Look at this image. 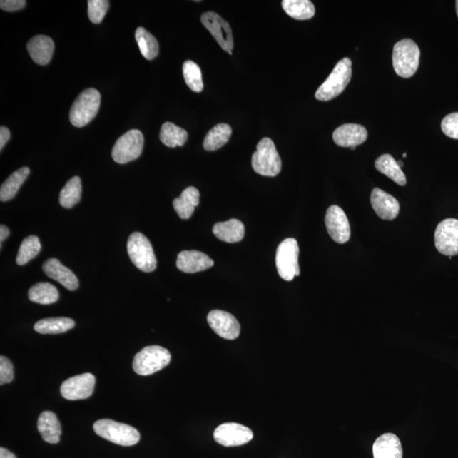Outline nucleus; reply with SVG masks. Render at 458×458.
<instances>
[{
	"mask_svg": "<svg viewBox=\"0 0 458 458\" xmlns=\"http://www.w3.org/2000/svg\"><path fill=\"white\" fill-rule=\"evenodd\" d=\"M356 148H357L356 146L351 147V150L352 151L356 150Z\"/></svg>",
	"mask_w": 458,
	"mask_h": 458,
	"instance_id": "nucleus-45",
	"label": "nucleus"
},
{
	"mask_svg": "<svg viewBox=\"0 0 458 458\" xmlns=\"http://www.w3.org/2000/svg\"><path fill=\"white\" fill-rule=\"evenodd\" d=\"M128 253L136 267L151 273L156 268L157 260L149 240L141 233H133L128 240Z\"/></svg>",
	"mask_w": 458,
	"mask_h": 458,
	"instance_id": "nucleus-7",
	"label": "nucleus"
},
{
	"mask_svg": "<svg viewBox=\"0 0 458 458\" xmlns=\"http://www.w3.org/2000/svg\"><path fill=\"white\" fill-rule=\"evenodd\" d=\"M82 195V183L79 177H73L66 183L60 194V204L62 208L70 209L78 203Z\"/></svg>",
	"mask_w": 458,
	"mask_h": 458,
	"instance_id": "nucleus-33",
	"label": "nucleus"
},
{
	"mask_svg": "<svg viewBox=\"0 0 458 458\" xmlns=\"http://www.w3.org/2000/svg\"><path fill=\"white\" fill-rule=\"evenodd\" d=\"M420 55V49L413 40L406 39L397 42L392 54L395 71L403 78H410L419 68Z\"/></svg>",
	"mask_w": 458,
	"mask_h": 458,
	"instance_id": "nucleus-2",
	"label": "nucleus"
},
{
	"mask_svg": "<svg viewBox=\"0 0 458 458\" xmlns=\"http://www.w3.org/2000/svg\"><path fill=\"white\" fill-rule=\"evenodd\" d=\"M183 74L184 80L191 91L200 93L203 91L204 84L200 66L194 61H187L183 63Z\"/></svg>",
	"mask_w": 458,
	"mask_h": 458,
	"instance_id": "nucleus-35",
	"label": "nucleus"
},
{
	"mask_svg": "<svg viewBox=\"0 0 458 458\" xmlns=\"http://www.w3.org/2000/svg\"><path fill=\"white\" fill-rule=\"evenodd\" d=\"M25 0H1L0 1V8L3 11L13 12L20 11L26 6Z\"/></svg>",
	"mask_w": 458,
	"mask_h": 458,
	"instance_id": "nucleus-39",
	"label": "nucleus"
},
{
	"mask_svg": "<svg viewBox=\"0 0 458 458\" xmlns=\"http://www.w3.org/2000/svg\"><path fill=\"white\" fill-rule=\"evenodd\" d=\"M160 139L168 147L183 146L187 141L188 133L177 125L168 122L161 127Z\"/></svg>",
	"mask_w": 458,
	"mask_h": 458,
	"instance_id": "nucleus-31",
	"label": "nucleus"
},
{
	"mask_svg": "<svg viewBox=\"0 0 458 458\" xmlns=\"http://www.w3.org/2000/svg\"><path fill=\"white\" fill-rule=\"evenodd\" d=\"M213 437L223 447H239L249 443L253 439V432L244 425L226 423L218 426Z\"/></svg>",
	"mask_w": 458,
	"mask_h": 458,
	"instance_id": "nucleus-12",
	"label": "nucleus"
},
{
	"mask_svg": "<svg viewBox=\"0 0 458 458\" xmlns=\"http://www.w3.org/2000/svg\"><path fill=\"white\" fill-rule=\"evenodd\" d=\"M397 163L400 166V167H401V168L403 167L404 163H402V161H397Z\"/></svg>",
	"mask_w": 458,
	"mask_h": 458,
	"instance_id": "nucleus-43",
	"label": "nucleus"
},
{
	"mask_svg": "<svg viewBox=\"0 0 458 458\" xmlns=\"http://www.w3.org/2000/svg\"><path fill=\"white\" fill-rule=\"evenodd\" d=\"M232 128L225 123L218 124L206 134L204 139L203 147L205 151H214L220 149L230 138Z\"/></svg>",
	"mask_w": 458,
	"mask_h": 458,
	"instance_id": "nucleus-28",
	"label": "nucleus"
},
{
	"mask_svg": "<svg viewBox=\"0 0 458 458\" xmlns=\"http://www.w3.org/2000/svg\"><path fill=\"white\" fill-rule=\"evenodd\" d=\"M208 322L215 333L223 339L233 340L240 336V323L230 313L213 310L208 314Z\"/></svg>",
	"mask_w": 458,
	"mask_h": 458,
	"instance_id": "nucleus-15",
	"label": "nucleus"
},
{
	"mask_svg": "<svg viewBox=\"0 0 458 458\" xmlns=\"http://www.w3.org/2000/svg\"><path fill=\"white\" fill-rule=\"evenodd\" d=\"M29 298L35 303L51 305L59 300V292L49 283H38L29 290Z\"/></svg>",
	"mask_w": 458,
	"mask_h": 458,
	"instance_id": "nucleus-29",
	"label": "nucleus"
},
{
	"mask_svg": "<svg viewBox=\"0 0 458 458\" xmlns=\"http://www.w3.org/2000/svg\"><path fill=\"white\" fill-rule=\"evenodd\" d=\"M93 430L98 437L123 447L134 446L141 439V434L136 428L111 419L96 421Z\"/></svg>",
	"mask_w": 458,
	"mask_h": 458,
	"instance_id": "nucleus-3",
	"label": "nucleus"
},
{
	"mask_svg": "<svg viewBox=\"0 0 458 458\" xmlns=\"http://www.w3.org/2000/svg\"><path fill=\"white\" fill-rule=\"evenodd\" d=\"M110 2L108 0H88V14L89 20L94 24H100L104 19L108 10H109Z\"/></svg>",
	"mask_w": 458,
	"mask_h": 458,
	"instance_id": "nucleus-36",
	"label": "nucleus"
},
{
	"mask_svg": "<svg viewBox=\"0 0 458 458\" xmlns=\"http://www.w3.org/2000/svg\"><path fill=\"white\" fill-rule=\"evenodd\" d=\"M375 168L381 173L387 176L400 186L407 184L405 174L402 172V168L397 164V161L389 154H385L379 157L375 161Z\"/></svg>",
	"mask_w": 458,
	"mask_h": 458,
	"instance_id": "nucleus-27",
	"label": "nucleus"
},
{
	"mask_svg": "<svg viewBox=\"0 0 458 458\" xmlns=\"http://www.w3.org/2000/svg\"><path fill=\"white\" fill-rule=\"evenodd\" d=\"M367 138V129L358 124H344L337 128L333 133L335 143L340 147H357L365 143Z\"/></svg>",
	"mask_w": 458,
	"mask_h": 458,
	"instance_id": "nucleus-19",
	"label": "nucleus"
},
{
	"mask_svg": "<svg viewBox=\"0 0 458 458\" xmlns=\"http://www.w3.org/2000/svg\"><path fill=\"white\" fill-rule=\"evenodd\" d=\"M200 203V192L195 187H188L184 190L178 198L173 202L175 212L181 219L190 218L195 209Z\"/></svg>",
	"mask_w": 458,
	"mask_h": 458,
	"instance_id": "nucleus-24",
	"label": "nucleus"
},
{
	"mask_svg": "<svg viewBox=\"0 0 458 458\" xmlns=\"http://www.w3.org/2000/svg\"><path fill=\"white\" fill-rule=\"evenodd\" d=\"M370 200L372 209L381 219L392 221L397 217L400 204L392 195L376 188L372 191Z\"/></svg>",
	"mask_w": 458,
	"mask_h": 458,
	"instance_id": "nucleus-17",
	"label": "nucleus"
},
{
	"mask_svg": "<svg viewBox=\"0 0 458 458\" xmlns=\"http://www.w3.org/2000/svg\"><path fill=\"white\" fill-rule=\"evenodd\" d=\"M168 350L160 345H150L141 350L134 357L133 367L136 374L147 376L163 370L171 362Z\"/></svg>",
	"mask_w": 458,
	"mask_h": 458,
	"instance_id": "nucleus-6",
	"label": "nucleus"
},
{
	"mask_svg": "<svg viewBox=\"0 0 458 458\" xmlns=\"http://www.w3.org/2000/svg\"><path fill=\"white\" fill-rule=\"evenodd\" d=\"M41 250V244L37 236L30 235L22 241L16 257V263L22 266L37 257Z\"/></svg>",
	"mask_w": 458,
	"mask_h": 458,
	"instance_id": "nucleus-34",
	"label": "nucleus"
},
{
	"mask_svg": "<svg viewBox=\"0 0 458 458\" xmlns=\"http://www.w3.org/2000/svg\"><path fill=\"white\" fill-rule=\"evenodd\" d=\"M14 379V367L6 357H0V385L11 383Z\"/></svg>",
	"mask_w": 458,
	"mask_h": 458,
	"instance_id": "nucleus-38",
	"label": "nucleus"
},
{
	"mask_svg": "<svg viewBox=\"0 0 458 458\" xmlns=\"http://www.w3.org/2000/svg\"><path fill=\"white\" fill-rule=\"evenodd\" d=\"M352 61L349 58H343L337 63L333 71L320 88L315 97L320 101H329L339 96L351 81L352 75Z\"/></svg>",
	"mask_w": 458,
	"mask_h": 458,
	"instance_id": "nucleus-1",
	"label": "nucleus"
},
{
	"mask_svg": "<svg viewBox=\"0 0 458 458\" xmlns=\"http://www.w3.org/2000/svg\"><path fill=\"white\" fill-rule=\"evenodd\" d=\"M75 322L69 317H49L35 323L34 330L42 335L66 333L73 329Z\"/></svg>",
	"mask_w": 458,
	"mask_h": 458,
	"instance_id": "nucleus-25",
	"label": "nucleus"
},
{
	"mask_svg": "<svg viewBox=\"0 0 458 458\" xmlns=\"http://www.w3.org/2000/svg\"><path fill=\"white\" fill-rule=\"evenodd\" d=\"M372 453L375 458H402V443L396 434L386 433L376 439Z\"/></svg>",
	"mask_w": 458,
	"mask_h": 458,
	"instance_id": "nucleus-21",
	"label": "nucleus"
},
{
	"mask_svg": "<svg viewBox=\"0 0 458 458\" xmlns=\"http://www.w3.org/2000/svg\"><path fill=\"white\" fill-rule=\"evenodd\" d=\"M26 48H28L31 59L35 63L46 66L51 61L55 44L48 36L38 35L29 40Z\"/></svg>",
	"mask_w": 458,
	"mask_h": 458,
	"instance_id": "nucleus-20",
	"label": "nucleus"
},
{
	"mask_svg": "<svg viewBox=\"0 0 458 458\" xmlns=\"http://www.w3.org/2000/svg\"><path fill=\"white\" fill-rule=\"evenodd\" d=\"M214 262L208 255L198 250H183L177 259V268L187 273H195L213 267Z\"/></svg>",
	"mask_w": 458,
	"mask_h": 458,
	"instance_id": "nucleus-16",
	"label": "nucleus"
},
{
	"mask_svg": "<svg viewBox=\"0 0 458 458\" xmlns=\"http://www.w3.org/2000/svg\"><path fill=\"white\" fill-rule=\"evenodd\" d=\"M143 142L145 139L139 130H130L116 142L111 151L112 158L119 164L136 160L142 154Z\"/></svg>",
	"mask_w": 458,
	"mask_h": 458,
	"instance_id": "nucleus-9",
	"label": "nucleus"
},
{
	"mask_svg": "<svg viewBox=\"0 0 458 458\" xmlns=\"http://www.w3.org/2000/svg\"><path fill=\"white\" fill-rule=\"evenodd\" d=\"M0 458H17L12 452L7 450V449L0 448Z\"/></svg>",
	"mask_w": 458,
	"mask_h": 458,
	"instance_id": "nucleus-42",
	"label": "nucleus"
},
{
	"mask_svg": "<svg viewBox=\"0 0 458 458\" xmlns=\"http://www.w3.org/2000/svg\"><path fill=\"white\" fill-rule=\"evenodd\" d=\"M434 244L439 253L449 258L458 255V220L448 218L438 224Z\"/></svg>",
	"mask_w": 458,
	"mask_h": 458,
	"instance_id": "nucleus-10",
	"label": "nucleus"
},
{
	"mask_svg": "<svg viewBox=\"0 0 458 458\" xmlns=\"http://www.w3.org/2000/svg\"><path fill=\"white\" fill-rule=\"evenodd\" d=\"M299 246L297 241L290 238L281 242L276 253V267L278 275L286 281H291L300 275L298 263Z\"/></svg>",
	"mask_w": 458,
	"mask_h": 458,
	"instance_id": "nucleus-8",
	"label": "nucleus"
},
{
	"mask_svg": "<svg viewBox=\"0 0 458 458\" xmlns=\"http://www.w3.org/2000/svg\"><path fill=\"white\" fill-rule=\"evenodd\" d=\"M456 9H457V17H458V0H457V1H456Z\"/></svg>",
	"mask_w": 458,
	"mask_h": 458,
	"instance_id": "nucleus-44",
	"label": "nucleus"
},
{
	"mask_svg": "<svg viewBox=\"0 0 458 458\" xmlns=\"http://www.w3.org/2000/svg\"><path fill=\"white\" fill-rule=\"evenodd\" d=\"M96 377L91 372L71 377L63 382L61 386V394L63 397L71 401L87 399L92 396Z\"/></svg>",
	"mask_w": 458,
	"mask_h": 458,
	"instance_id": "nucleus-13",
	"label": "nucleus"
},
{
	"mask_svg": "<svg viewBox=\"0 0 458 458\" xmlns=\"http://www.w3.org/2000/svg\"><path fill=\"white\" fill-rule=\"evenodd\" d=\"M29 174L30 169L28 167L21 168L13 173L0 188V200L6 202L14 198Z\"/></svg>",
	"mask_w": 458,
	"mask_h": 458,
	"instance_id": "nucleus-26",
	"label": "nucleus"
},
{
	"mask_svg": "<svg viewBox=\"0 0 458 458\" xmlns=\"http://www.w3.org/2000/svg\"><path fill=\"white\" fill-rule=\"evenodd\" d=\"M136 39L142 56L146 60L151 61L158 56L159 44L149 31L143 28H138L136 31Z\"/></svg>",
	"mask_w": 458,
	"mask_h": 458,
	"instance_id": "nucleus-32",
	"label": "nucleus"
},
{
	"mask_svg": "<svg viewBox=\"0 0 458 458\" xmlns=\"http://www.w3.org/2000/svg\"><path fill=\"white\" fill-rule=\"evenodd\" d=\"M10 138V130L2 126V127L0 128V150H3L4 146L6 145V143L9 141Z\"/></svg>",
	"mask_w": 458,
	"mask_h": 458,
	"instance_id": "nucleus-40",
	"label": "nucleus"
},
{
	"mask_svg": "<svg viewBox=\"0 0 458 458\" xmlns=\"http://www.w3.org/2000/svg\"><path fill=\"white\" fill-rule=\"evenodd\" d=\"M282 6L287 14L296 20L311 19L315 15V7L309 0H284Z\"/></svg>",
	"mask_w": 458,
	"mask_h": 458,
	"instance_id": "nucleus-30",
	"label": "nucleus"
},
{
	"mask_svg": "<svg viewBox=\"0 0 458 458\" xmlns=\"http://www.w3.org/2000/svg\"><path fill=\"white\" fill-rule=\"evenodd\" d=\"M442 129L449 138L458 139V112L449 114L443 119Z\"/></svg>",
	"mask_w": 458,
	"mask_h": 458,
	"instance_id": "nucleus-37",
	"label": "nucleus"
},
{
	"mask_svg": "<svg viewBox=\"0 0 458 458\" xmlns=\"http://www.w3.org/2000/svg\"><path fill=\"white\" fill-rule=\"evenodd\" d=\"M9 235H10L9 228L4 225L0 226V242H1V245L3 242L7 239Z\"/></svg>",
	"mask_w": 458,
	"mask_h": 458,
	"instance_id": "nucleus-41",
	"label": "nucleus"
},
{
	"mask_svg": "<svg viewBox=\"0 0 458 458\" xmlns=\"http://www.w3.org/2000/svg\"><path fill=\"white\" fill-rule=\"evenodd\" d=\"M403 157H404V158H405V157H407V154H406V153H404V154H403Z\"/></svg>",
	"mask_w": 458,
	"mask_h": 458,
	"instance_id": "nucleus-46",
	"label": "nucleus"
},
{
	"mask_svg": "<svg viewBox=\"0 0 458 458\" xmlns=\"http://www.w3.org/2000/svg\"><path fill=\"white\" fill-rule=\"evenodd\" d=\"M251 164L255 173L266 177H275L280 173L282 161L271 138H264L258 143Z\"/></svg>",
	"mask_w": 458,
	"mask_h": 458,
	"instance_id": "nucleus-5",
	"label": "nucleus"
},
{
	"mask_svg": "<svg viewBox=\"0 0 458 458\" xmlns=\"http://www.w3.org/2000/svg\"><path fill=\"white\" fill-rule=\"evenodd\" d=\"M101 106V93L96 89L87 88L81 93L71 106L70 122L76 128H83L96 118Z\"/></svg>",
	"mask_w": 458,
	"mask_h": 458,
	"instance_id": "nucleus-4",
	"label": "nucleus"
},
{
	"mask_svg": "<svg viewBox=\"0 0 458 458\" xmlns=\"http://www.w3.org/2000/svg\"><path fill=\"white\" fill-rule=\"evenodd\" d=\"M202 24L213 34L219 46L226 52H232L233 39L230 26L217 13L208 11L201 16Z\"/></svg>",
	"mask_w": 458,
	"mask_h": 458,
	"instance_id": "nucleus-11",
	"label": "nucleus"
},
{
	"mask_svg": "<svg viewBox=\"0 0 458 458\" xmlns=\"http://www.w3.org/2000/svg\"><path fill=\"white\" fill-rule=\"evenodd\" d=\"M44 273L54 280L59 282L66 290L73 291L78 288V278L74 273L62 265L59 260L51 258L43 265Z\"/></svg>",
	"mask_w": 458,
	"mask_h": 458,
	"instance_id": "nucleus-18",
	"label": "nucleus"
},
{
	"mask_svg": "<svg viewBox=\"0 0 458 458\" xmlns=\"http://www.w3.org/2000/svg\"><path fill=\"white\" fill-rule=\"evenodd\" d=\"M325 224L327 233L336 243L345 244L351 237V227L344 210L337 205H332L327 210Z\"/></svg>",
	"mask_w": 458,
	"mask_h": 458,
	"instance_id": "nucleus-14",
	"label": "nucleus"
},
{
	"mask_svg": "<svg viewBox=\"0 0 458 458\" xmlns=\"http://www.w3.org/2000/svg\"><path fill=\"white\" fill-rule=\"evenodd\" d=\"M213 233L220 240L227 243H237L244 239L245 226L240 220L230 219L227 222L215 224Z\"/></svg>",
	"mask_w": 458,
	"mask_h": 458,
	"instance_id": "nucleus-23",
	"label": "nucleus"
},
{
	"mask_svg": "<svg viewBox=\"0 0 458 458\" xmlns=\"http://www.w3.org/2000/svg\"><path fill=\"white\" fill-rule=\"evenodd\" d=\"M38 429L44 442L51 444L60 442L61 425L55 413L43 412L39 417Z\"/></svg>",
	"mask_w": 458,
	"mask_h": 458,
	"instance_id": "nucleus-22",
	"label": "nucleus"
}]
</instances>
